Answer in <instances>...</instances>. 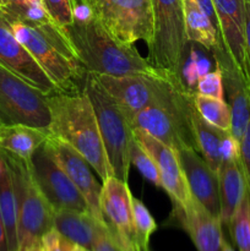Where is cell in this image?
I'll list each match as a JSON object with an SVG mask.
<instances>
[{"instance_id": "f546056e", "label": "cell", "mask_w": 250, "mask_h": 251, "mask_svg": "<svg viewBox=\"0 0 250 251\" xmlns=\"http://www.w3.org/2000/svg\"><path fill=\"white\" fill-rule=\"evenodd\" d=\"M47 11L51 19L61 27H69L74 24L73 7L70 0H43Z\"/></svg>"}, {"instance_id": "484cf974", "label": "cell", "mask_w": 250, "mask_h": 251, "mask_svg": "<svg viewBox=\"0 0 250 251\" xmlns=\"http://www.w3.org/2000/svg\"><path fill=\"white\" fill-rule=\"evenodd\" d=\"M132 218H134V243L141 251H150V239L156 232L157 223L149 208L140 199L132 196Z\"/></svg>"}, {"instance_id": "e0dca14e", "label": "cell", "mask_w": 250, "mask_h": 251, "mask_svg": "<svg viewBox=\"0 0 250 251\" xmlns=\"http://www.w3.org/2000/svg\"><path fill=\"white\" fill-rule=\"evenodd\" d=\"M174 217L198 251H223L222 222L193 196L184 206H174Z\"/></svg>"}, {"instance_id": "277c9868", "label": "cell", "mask_w": 250, "mask_h": 251, "mask_svg": "<svg viewBox=\"0 0 250 251\" xmlns=\"http://www.w3.org/2000/svg\"><path fill=\"white\" fill-rule=\"evenodd\" d=\"M194 95L195 92L186 86H175L166 98L136 113L130 120L132 129L145 130L175 151L180 149L198 151L191 123L195 109Z\"/></svg>"}, {"instance_id": "6da1fadb", "label": "cell", "mask_w": 250, "mask_h": 251, "mask_svg": "<svg viewBox=\"0 0 250 251\" xmlns=\"http://www.w3.org/2000/svg\"><path fill=\"white\" fill-rule=\"evenodd\" d=\"M50 110L48 134L68 142L105 181L113 176L92 103L85 91H56L47 97Z\"/></svg>"}, {"instance_id": "7c38bea8", "label": "cell", "mask_w": 250, "mask_h": 251, "mask_svg": "<svg viewBox=\"0 0 250 251\" xmlns=\"http://www.w3.org/2000/svg\"><path fill=\"white\" fill-rule=\"evenodd\" d=\"M135 140L151 154L161 176L162 189L167 191L174 206H184L193 199L175 150L142 129H132Z\"/></svg>"}, {"instance_id": "f1b7e54d", "label": "cell", "mask_w": 250, "mask_h": 251, "mask_svg": "<svg viewBox=\"0 0 250 251\" xmlns=\"http://www.w3.org/2000/svg\"><path fill=\"white\" fill-rule=\"evenodd\" d=\"M196 92L223 100L225 88H223L222 73L220 69L216 68L215 71H210V73L199 76L198 83H196Z\"/></svg>"}, {"instance_id": "74e56055", "label": "cell", "mask_w": 250, "mask_h": 251, "mask_svg": "<svg viewBox=\"0 0 250 251\" xmlns=\"http://www.w3.org/2000/svg\"><path fill=\"white\" fill-rule=\"evenodd\" d=\"M0 251H9V248H7L6 234H5V228H4V225H2L1 217H0Z\"/></svg>"}, {"instance_id": "ffe728a7", "label": "cell", "mask_w": 250, "mask_h": 251, "mask_svg": "<svg viewBox=\"0 0 250 251\" xmlns=\"http://www.w3.org/2000/svg\"><path fill=\"white\" fill-rule=\"evenodd\" d=\"M218 185H220L221 215L222 225H229L235 210L247 195V183L242 167V159L223 161L220 167Z\"/></svg>"}, {"instance_id": "4fadbf2b", "label": "cell", "mask_w": 250, "mask_h": 251, "mask_svg": "<svg viewBox=\"0 0 250 251\" xmlns=\"http://www.w3.org/2000/svg\"><path fill=\"white\" fill-rule=\"evenodd\" d=\"M0 63L15 75L44 95H53L58 91L53 81L34 60L29 51L14 36L9 21L0 10Z\"/></svg>"}, {"instance_id": "8992f818", "label": "cell", "mask_w": 250, "mask_h": 251, "mask_svg": "<svg viewBox=\"0 0 250 251\" xmlns=\"http://www.w3.org/2000/svg\"><path fill=\"white\" fill-rule=\"evenodd\" d=\"M153 36L149 46V61L153 68L184 83L183 69L188 60V38L184 20V0H151ZM185 85V83H184Z\"/></svg>"}, {"instance_id": "d590c367", "label": "cell", "mask_w": 250, "mask_h": 251, "mask_svg": "<svg viewBox=\"0 0 250 251\" xmlns=\"http://www.w3.org/2000/svg\"><path fill=\"white\" fill-rule=\"evenodd\" d=\"M196 2H198L200 9L202 10L203 14L208 17V20L211 21L212 26L215 27L216 31H217L218 34H220V26H218L217 12H216L213 0H196Z\"/></svg>"}, {"instance_id": "44dd1931", "label": "cell", "mask_w": 250, "mask_h": 251, "mask_svg": "<svg viewBox=\"0 0 250 251\" xmlns=\"http://www.w3.org/2000/svg\"><path fill=\"white\" fill-rule=\"evenodd\" d=\"M48 136V132L37 127L22 124H0V153L29 162Z\"/></svg>"}, {"instance_id": "e575fe53", "label": "cell", "mask_w": 250, "mask_h": 251, "mask_svg": "<svg viewBox=\"0 0 250 251\" xmlns=\"http://www.w3.org/2000/svg\"><path fill=\"white\" fill-rule=\"evenodd\" d=\"M74 21L88 22L95 19V12L87 0H70Z\"/></svg>"}, {"instance_id": "7a4b0ae2", "label": "cell", "mask_w": 250, "mask_h": 251, "mask_svg": "<svg viewBox=\"0 0 250 251\" xmlns=\"http://www.w3.org/2000/svg\"><path fill=\"white\" fill-rule=\"evenodd\" d=\"M65 29L85 73L110 76H154L162 73L134 47L118 42L96 17L88 22L74 21Z\"/></svg>"}, {"instance_id": "603a6c76", "label": "cell", "mask_w": 250, "mask_h": 251, "mask_svg": "<svg viewBox=\"0 0 250 251\" xmlns=\"http://www.w3.org/2000/svg\"><path fill=\"white\" fill-rule=\"evenodd\" d=\"M0 217L5 228L9 251H17V201L11 172L2 157L0 164Z\"/></svg>"}, {"instance_id": "4316f807", "label": "cell", "mask_w": 250, "mask_h": 251, "mask_svg": "<svg viewBox=\"0 0 250 251\" xmlns=\"http://www.w3.org/2000/svg\"><path fill=\"white\" fill-rule=\"evenodd\" d=\"M228 228L238 251H250V199L248 193L235 210Z\"/></svg>"}, {"instance_id": "836d02e7", "label": "cell", "mask_w": 250, "mask_h": 251, "mask_svg": "<svg viewBox=\"0 0 250 251\" xmlns=\"http://www.w3.org/2000/svg\"><path fill=\"white\" fill-rule=\"evenodd\" d=\"M240 142L232 135V132H227L221 145V154L223 161H235L240 159Z\"/></svg>"}, {"instance_id": "4dcf8cb0", "label": "cell", "mask_w": 250, "mask_h": 251, "mask_svg": "<svg viewBox=\"0 0 250 251\" xmlns=\"http://www.w3.org/2000/svg\"><path fill=\"white\" fill-rule=\"evenodd\" d=\"M47 251H81V248L70 239L61 235L56 229H51L42 239Z\"/></svg>"}, {"instance_id": "3957f363", "label": "cell", "mask_w": 250, "mask_h": 251, "mask_svg": "<svg viewBox=\"0 0 250 251\" xmlns=\"http://www.w3.org/2000/svg\"><path fill=\"white\" fill-rule=\"evenodd\" d=\"M17 41L29 51L58 91L73 92L85 70L76 56L66 29L58 24L38 25L5 14Z\"/></svg>"}, {"instance_id": "cb8c5ba5", "label": "cell", "mask_w": 250, "mask_h": 251, "mask_svg": "<svg viewBox=\"0 0 250 251\" xmlns=\"http://www.w3.org/2000/svg\"><path fill=\"white\" fill-rule=\"evenodd\" d=\"M184 20L189 42L201 44L210 51L216 47L222 46L220 34L200 9L196 0H184Z\"/></svg>"}, {"instance_id": "9a60e30c", "label": "cell", "mask_w": 250, "mask_h": 251, "mask_svg": "<svg viewBox=\"0 0 250 251\" xmlns=\"http://www.w3.org/2000/svg\"><path fill=\"white\" fill-rule=\"evenodd\" d=\"M132 195L126 181L110 176L103 181L100 210L120 247L135 245Z\"/></svg>"}, {"instance_id": "2e32d148", "label": "cell", "mask_w": 250, "mask_h": 251, "mask_svg": "<svg viewBox=\"0 0 250 251\" xmlns=\"http://www.w3.org/2000/svg\"><path fill=\"white\" fill-rule=\"evenodd\" d=\"M223 48L242 76L250 92V77L245 51V0H213Z\"/></svg>"}, {"instance_id": "8d00e7d4", "label": "cell", "mask_w": 250, "mask_h": 251, "mask_svg": "<svg viewBox=\"0 0 250 251\" xmlns=\"http://www.w3.org/2000/svg\"><path fill=\"white\" fill-rule=\"evenodd\" d=\"M245 51L250 77V0H245Z\"/></svg>"}, {"instance_id": "52a82bcc", "label": "cell", "mask_w": 250, "mask_h": 251, "mask_svg": "<svg viewBox=\"0 0 250 251\" xmlns=\"http://www.w3.org/2000/svg\"><path fill=\"white\" fill-rule=\"evenodd\" d=\"M11 172L17 201L19 250L28 251L41 244L44 235L54 228V208L37 186L28 162L0 153Z\"/></svg>"}, {"instance_id": "9c48e42d", "label": "cell", "mask_w": 250, "mask_h": 251, "mask_svg": "<svg viewBox=\"0 0 250 251\" xmlns=\"http://www.w3.org/2000/svg\"><path fill=\"white\" fill-rule=\"evenodd\" d=\"M93 75V74H92ZM114 98L130 120L152 103L166 98L175 86L184 85L162 71L159 75H93ZM185 86V85H184Z\"/></svg>"}, {"instance_id": "7402d4cb", "label": "cell", "mask_w": 250, "mask_h": 251, "mask_svg": "<svg viewBox=\"0 0 250 251\" xmlns=\"http://www.w3.org/2000/svg\"><path fill=\"white\" fill-rule=\"evenodd\" d=\"M191 123H193L198 151L202 154L203 159L210 166V168L215 173H218L221 164H222L221 145H222L227 132L230 131H225V130L211 125L199 114L196 108L193 110Z\"/></svg>"}, {"instance_id": "83f0119b", "label": "cell", "mask_w": 250, "mask_h": 251, "mask_svg": "<svg viewBox=\"0 0 250 251\" xmlns=\"http://www.w3.org/2000/svg\"><path fill=\"white\" fill-rule=\"evenodd\" d=\"M130 163L136 167L137 171L146 180L153 184L154 186L162 188L161 176L156 162L153 161L151 154L135 140V137L130 145Z\"/></svg>"}, {"instance_id": "b9f144b4", "label": "cell", "mask_w": 250, "mask_h": 251, "mask_svg": "<svg viewBox=\"0 0 250 251\" xmlns=\"http://www.w3.org/2000/svg\"><path fill=\"white\" fill-rule=\"evenodd\" d=\"M10 6L9 0H0V10H5Z\"/></svg>"}, {"instance_id": "ab89813d", "label": "cell", "mask_w": 250, "mask_h": 251, "mask_svg": "<svg viewBox=\"0 0 250 251\" xmlns=\"http://www.w3.org/2000/svg\"><path fill=\"white\" fill-rule=\"evenodd\" d=\"M223 251H237L232 248V245L227 242V240H223Z\"/></svg>"}, {"instance_id": "30bf717a", "label": "cell", "mask_w": 250, "mask_h": 251, "mask_svg": "<svg viewBox=\"0 0 250 251\" xmlns=\"http://www.w3.org/2000/svg\"><path fill=\"white\" fill-rule=\"evenodd\" d=\"M28 166L37 186L54 211L90 212L83 196L51 154L47 140L34 152Z\"/></svg>"}, {"instance_id": "d6986e66", "label": "cell", "mask_w": 250, "mask_h": 251, "mask_svg": "<svg viewBox=\"0 0 250 251\" xmlns=\"http://www.w3.org/2000/svg\"><path fill=\"white\" fill-rule=\"evenodd\" d=\"M107 222H100L90 212L54 211V229L86 251H95V244Z\"/></svg>"}, {"instance_id": "ba28073f", "label": "cell", "mask_w": 250, "mask_h": 251, "mask_svg": "<svg viewBox=\"0 0 250 251\" xmlns=\"http://www.w3.org/2000/svg\"><path fill=\"white\" fill-rule=\"evenodd\" d=\"M47 97L0 63V124H22L48 132Z\"/></svg>"}, {"instance_id": "1f68e13d", "label": "cell", "mask_w": 250, "mask_h": 251, "mask_svg": "<svg viewBox=\"0 0 250 251\" xmlns=\"http://www.w3.org/2000/svg\"><path fill=\"white\" fill-rule=\"evenodd\" d=\"M240 150H242L240 159H242L243 172H244L245 183H247V193L250 199V120L248 123L244 136L240 141Z\"/></svg>"}, {"instance_id": "ac0fdd59", "label": "cell", "mask_w": 250, "mask_h": 251, "mask_svg": "<svg viewBox=\"0 0 250 251\" xmlns=\"http://www.w3.org/2000/svg\"><path fill=\"white\" fill-rule=\"evenodd\" d=\"M181 169L188 181L190 193L208 212L220 217V185L217 173L210 168L206 161L194 149L176 151Z\"/></svg>"}, {"instance_id": "d4e9b609", "label": "cell", "mask_w": 250, "mask_h": 251, "mask_svg": "<svg viewBox=\"0 0 250 251\" xmlns=\"http://www.w3.org/2000/svg\"><path fill=\"white\" fill-rule=\"evenodd\" d=\"M194 104L199 114L207 123L213 126L222 129L225 131H230L232 126V117L230 109L227 102L220 98L210 97L195 92L194 95Z\"/></svg>"}, {"instance_id": "f35d334b", "label": "cell", "mask_w": 250, "mask_h": 251, "mask_svg": "<svg viewBox=\"0 0 250 251\" xmlns=\"http://www.w3.org/2000/svg\"><path fill=\"white\" fill-rule=\"evenodd\" d=\"M28 251H47V249L44 248L43 243H41V244H37V245H34V247H32Z\"/></svg>"}, {"instance_id": "5bb4252c", "label": "cell", "mask_w": 250, "mask_h": 251, "mask_svg": "<svg viewBox=\"0 0 250 251\" xmlns=\"http://www.w3.org/2000/svg\"><path fill=\"white\" fill-rule=\"evenodd\" d=\"M211 53L213 55L216 68L220 69L222 73L225 97H227V104L232 117L230 132L240 142L250 120L249 87L223 46L213 48Z\"/></svg>"}, {"instance_id": "60d3db41", "label": "cell", "mask_w": 250, "mask_h": 251, "mask_svg": "<svg viewBox=\"0 0 250 251\" xmlns=\"http://www.w3.org/2000/svg\"><path fill=\"white\" fill-rule=\"evenodd\" d=\"M120 249H122V251H141L137 249L135 245H129V247H120Z\"/></svg>"}, {"instance_id": "d6a6232c", "label": "cell", "mask_w": 250, "mask_h": 251, "mask_svg": "<svg viewBox=\"0 0 250 251\" xmlns=\"http://www.w3.org/2000/svg\"><path fill=\"white\" fill-rule=\"evenodd\" d=\"M95 251H122L117 239H115L114 232L108 225L100 230V235L96 240Z\"/></svg>"}, {"instance_id": "5b68a950", "label": "cell", "mask_w": 250, "mask_h": 251, "mask_svg": "<svg viewBox=\"0 0 250 251\" xmlns=\"http://www.w3.org/2000/svg\"><path fill=\"white\" fill-rule=\"evenodd\" d=\"M83 91L92 103L113 176L127 183L131 166L130 145L134 139L131 124L117 100L92 74L86 73Z\"/></svg>"}, {"instance_id": "7bdbcfd3", "label": "cell", "mask_w": 250, "mask_h": 251, "mask_svg": "<svg viewBox=\"0 0 250 251\" xmlns=\"http://www.w3.org/2000/svg\"><path fill=\"white\" fill-rule=\"evenodd\" d=\"M81 251H86V250H83V249H81Z\"/></svg>"}, {"instance_id": "8fae6325", "label": "cell", "mask_w": 250, "mask_h": 251, "mask_svg": "<svg viewBox=\"0 0 250 251\" xmlns=\"http://www.w3.org/2000/svg\"><path fill=\"white\" fill-rule=\"evenodd\" d=\"M47 144L55 161L86 200L91 215L100 222H105L100 210L102 186L96 180L90 163L73 146L58 137L49 135Z\"/></svg>"}]
</instances>
